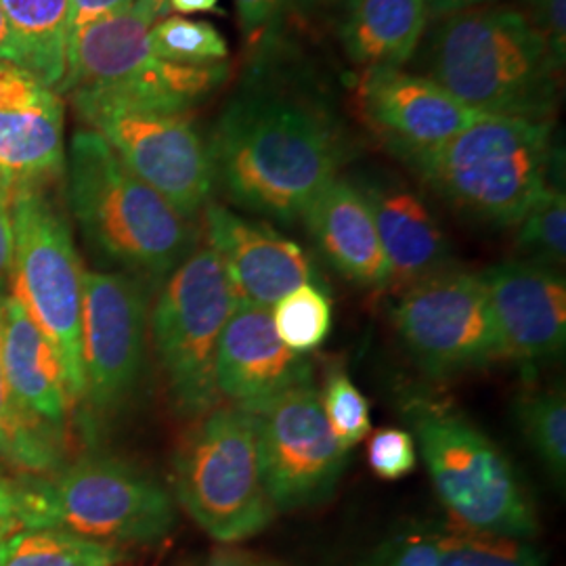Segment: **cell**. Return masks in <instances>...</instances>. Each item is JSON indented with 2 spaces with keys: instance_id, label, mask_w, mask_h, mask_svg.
Instances as JSON below:
<instances>
[{
  "instance_id": "obj_1",
  "label": "cell",
  "mask_w": 566,
  "mask_h": 566,
  "mask_svg": "<svg viewBox=\"0 0 566 566\" xmlns=\"http://www.w3.org/2000/svg\"><path fill=\"white\" fill-rule=\"evenodd\" d=\"M210 154L231 203L290 224L338 177L346 143L322 99L259 70L224 105Z\"/></svg>"
},
{
  "instance_id": "obj_2",
  "label": "cell",
  "mask_w": 566,
  "mask_h": 566,
  "mask_svg": "<svg viewBox=\"0 0 566 566\" xmlns=\"http://www.w3.org/2000/svg\"><path fill=\"white\" fill-rule=\"evenodd\" d=\"M424 76L481 116L552 120L563 67L521 9L491 4L434 21Z\"/></svg>"
},
{
  "instance_id": "obj_3",
  "label": "cell",
  "mask_w": 566,
  "mask_h": 566,
  "mask_svg": "<svg viewBox=\"0 0 566 566\" xmlns=\"http://www.w3.org/2000/svg\"><path fill=\"white\" fill-rule=\"evenodd\" d=\"M65 179L82 238L120 273L163 283L198 248L193 221L130 172L97 133L72 137Z\"/></svg>"
},
{
  "instance_id": "obj_4",
  "label": "cell",
  "mask_w": 566,
  "mask_h": 566,
  "mask_svg": "<svg viewBox=\"0 0 566 566\" xmlns=\"http://www.w3.org/2000/svg\"><path fill=\"white\" fill-rule=\"evenodd\" d=\"M554 122L481 116L409 166L455 212L489 227H516L549 185Z\"/></svg>"
},
{
  "instance_id": "obj_5",
  "label": "cell",
  "mask_w": 566,
  "mask_h": 566,
  "mask_svg": "<svg viewBox=\"0 0 566 566\" xmlns=\"http://www.w3.org/2000/svg\"><path fill=\"white\" fill-rule=\"evenodd\" d=\"M403 416L434 491L458 528L510 539H533L539 533L535 507L516 470L460 409L430 397H409Z\"/></svg>"
},
{
  "instance_id": "obj_6",
  "label": "cell",
  "mask_w": 566,
  "mask_h": 566,
  "mask_svg": "<svg viewBox=\"0 0 566 566\" xmlns=\"http://www.w3.org/2000/svg\"><path fill=\"white\" fill-rule=\"evenodd\" d=\"M20 528H60L107 544H154L177 525L172 495L120 458L91 453L18 481Z\"/></svg>"
},
{
  "instance_id": "obj_7",
  "label": "cell",
  "mask_w": 566,
  "mask_h": 566,
  "mask_svg": "<svg viewBox=\"0 0 566 566\" xmlns=\"http://www.w3.org/2000/svg\"><path fill=\"white\" fill-rule=\"evenodd\" d=\"M175 497L223 546L240 544L275 518L264 486L252 411L214 407L187 430L172 462Z\"/></svg>"
},
{
  "instance_id": "obj_8",
  "label": "cell",
  "mask_w": 566,
  "mask_h": 566,
  "mask_svg": "<svg viewBox=\"0 0 566 566\" xmlns=\"http://www.w3.org/2000/svg\"><path fill=\"white\" fill-rule=\"evenodd\" d=\"M13 263L9 287L60 355L70 403L84 397L81 256L65 212L49 187L11 196Z\"/></svg>"
},
{
  "instance_id": "obj_9",
  "label": "cell",
  "mask_w": 566,
  "mask_h": 566,
  "mask_svg": "<svg viewBox=\"0 0 566 566\" xmlns=\"http://www.w3.org/2000/svg\"><path fill=\"white\" fill-rule=\"evenodd\" d=\"M238 304L221 259L196 248L163 283L149 311V334L175 409L198 420L221 403L214 361Z\"/></svg>"
},
{
  "instance_id": "obj_10",
  "label": "cell",
  "mask_w": 566,
  "mask_h": 566,
  "mask_svg": "<svg viewBox=\"0 0 566 566\" xmlns=\"http://www.w3.org/2000/svg\"><path fill=\"white\" fill-rule=\"evenodd\" d=\"M82 120L124 166L196 221L217 187L210 142L187 109L137 102L105 91H74Z\"/></svg>"
},
{
  "instance_id": "obj_11",
  "label": "cell",
  "mask_w": 566,
  "mask_h": 566,
  "mask_svg": "<svg viewBox=\"0 0 566 566\" xmlns=\"http://www.w3.org/2000/svg\"><path fill=\"white\" fill-rule=\"evenodd\" d=\"M156 18L135 0L128 9L93 21L70 36L67 72L57 93L105 91L137 102L187 109L229 78L227 63L189 65L158 57L149 42Z\"/></svg>"
},
{
  "instance_id": "obj_12",
  "label": "cell",
  "mask_w": 566,
  "mask_h": 566,
  "mask_svg": "<svg viewBox=\"0 0 566 566\" xmlns=\"http://www.w3.org/2000/svg\"><path fill=\"white\" fill-rule=\"evenodd\" d=\"M395 329L428 376L447 378L506 359L481 273L447 269L399 294Z\"/></svg>"
},
{
  "instance_id": "obj_13",
  "label": "cell",
  "mask_w": 566,
  "mask_h": 566,
  "mask_svg": "<svg viewBox=\"0 0 566 566\" xmlns=\"http://www.w3.org/2000/svg\"><path fill=\"white\" fill-rule=\"evenodd\" d=\"M149 332L147 283L107 271L82 277V401L97 416H114L135 397Z\"/></svg>"
},
{
  "instance_id": "obj_14",
  "label": "cell",
  "mask_w": 566,
  "mask_h": 566,
  "mask_svg": "<svg viewBox=\"0 0 566 566\" xmlns=\"http://www.w3.org/2000/svg\"><path fill=\"white\" fill-rule=\"evenodd\" d=\"M264 486L275 512L315 506L343 479L348 449L327 424L322 395L306 385L252 411Z\"/></svg>"
},
{
  "instance_id": "obj_15",
  "label": "cell",
  "mask_w": 566,
  "mask_h": 566,
  "mask_svg": "<svg viewBox=\"0 0 566 566\" xmlns=\"http://www.w3.org/2000/svg\"><path fill=\"white\" fill-rule=\"evenodd\" d=\"M359 103L371 130L405 163L437 149L481 118L441 84L401 67L365 70Z\"/></svg>"
},
{
  "instance_id": "obj_16",
  "label": "cell",
  "mask_w": 566,
  "mask_h": 566,
  "mask_svg": "<svg viewBox=\"0 0 566 566\" xmlns=\"http://www.w3.org/2000/svg\"><path fill=\"white\" fill-rule=\"evenodd\" d=\"M214 385L221 401L254 411L313 385V364L280 340L271 308L238 303L219 340Z\"/></svg>"
},
{
  "instance_id": "obj_17",
  "label": "cell",
  "mask_w": 566,
  "mask_h": 566,
  "mask_svg": "<svg viewBox=\"0 0 566 566\" xmlns=\"http://www.w3.org/2000/svg\"><path fill=\"white\" fill-rule=\"evenodd\" d=\"M203 219L208 245L221 259L238 303L273 308L298 285L317 280L303 245L273 227L214 202L203 208Z\"/></svg>"
},
{
  "instance_id": "obj_18",
  "label": "cell",
  "mask_w": 566,
  "mask_h": 566,
  "mask_svg": "<svg viewBox=\"0 0 566 566\" xmlns=\"http://www.w3.org/2000/svg\"><path fill=\"white\" fill-rule=\"evenodd\" d=\"M506 359L539 365L563 355L566 344V282L558 269L506 261L481 273Z\"/></svg>"
},
{
  "instance_id": "obj_19",
  "label": "cell",
  "mask_w": 566,
  "mask_h": 566,
  "mask_svg": "<svg viewBox=\"0 0 566 566\" xmlns=\"http://www.w3.org/2000/svg\"><path fill=\"white\" fill-rule=\"evenodd\" d=\"M371 210L397 294L453 266L451 243L424 198L388 175L355 182Z\"/></svg>"
},
{
  "instance_id": "obj_20",
  "label": "cell",
  "mask_w": 566,
  "mask_h": 566,
  "mask_svg": "<svg viewBox=\"0 0 566 566\" xmlns=\"http://www.w3.org/2000/svg\"><path fill=\"white\" fill-rule=\"evenodd\" d=\"M311 240L348 282L367 290L388 287L390 273L371 210L355 182L336 177L303 214Z\"/></svg>"
},
{
  "instance_id": "obj_21",
  "label": "cell",
  "mask_w": 566,
  "mask_h": 566,
  "mask_svg": "<svg viewBox=\"0 0 566 566\" xmlns=\"http://www.w3.org/2000/svg\"><path fill=\"white\" fill-rule=\"evenodd\" d=\"M0 353L13 395L34 418L63 432L70 397L60 355L41 327L11 294L2 303Z\"/></svg>"
},
{
  "instance_id": "obj_22",
  "label": "cell",
  "mask_w": 566,
  "mask_h": 566,
  "mask_svg": "<svg viewBox=\"0 0 566 566\" xmlns=\"http://www.w3.org/2000/svg\"><path fill=\"white\" fill-rule=\"evenodd\" d=\"M65 175L63 103L49 99L15 109H0V189L18 193L51 187Z\"/></svg>"
},
{
  "instance_id": "obj_23",
  "label": "cell",
  "mask_w": 566,
  "mask_h": 566,
  "mask_svg": "<svg viewBox=\"0 0 566 566\" xmlns=\"http://www.w3.org/2000/svg\"><path fill=\"white\" fill-rule=\"evenodd\" d=\"M426 0H348L340 41L365 70L401 67L416 55L428 25Z\"/></svg>"
},
{
  "instance_id": "obj_24",
  "label": "cell",
  "mask_w": 566,
  "mask_h": 566,
  "mask_svg": "<svg viewBox=\"0 0 566 566\" xmlns=\"http://www.w3.org/2000/svg\"><path fill=\"white\" fill-rule=\"evenodd\" d=\"M0 4L18 44L15 67L57 91L67 72L70 0H0Z\"/></svg>"
},
{
  "instance_id": "obj_25",
  "label": "cell",
  "mask_w": 566,
  "mask_h": 566,
  "mask_svg": "<svg viewBox=\"0 0 566 566\" xmlns=\"http://www.w3.org/2000/svg\"><path fill=\"white\" fill-rule=\"evenodd\" d=\"M7 296V294H4ZM0 296V334L2 303ZM0 462L25 474H49L63 465L61 432L34 418L13 395L0 353Z\"/></svg>"
},
{
  "instance_id": "obj_26",
  "label": "cell",
  "mask_w": 566,
  "mask_h": 566,
  "mask_svg": "<svg viewBox=\"0 0 566 566\" xmlns=\"http://www.w3.org/2000/svg\"><path fill=\"white\" fill-rule=\"evenodd\" d=\"M118 547L60 528H18L0 547V566H114Z\"/></svg>"
},
{
  "instance_id": "obj_27",
  "label": "cell",
  "mask_w": 566,
  "mask_h": 566,
  "mask_svg": "<svg viewBox=\"0 0 566 566\" xmlns=\"http://www.w3.org/2000/svg\"><path fill=\"white\" fill-rule=\"evenodd\" d=\"M514 418L523 439L547 474L565 485L566 397L563 386L528 388L514 401Z\"/></svg>"
},
{
  "instance_id": "obj_28",
  "label": "cell",
  "mask_w": 566,
  "mask_h": 566,
  "mask_svg": "<svg viewBox=\"0 0 566 566\" xmlns=\"http://www.w3.org/2000/svg\"><path fill=\"white\" fill-rule=\"evenodd\" d=\"M516 250L523 261L544 266H565V187L549 182L516 224Z\"/></svg>"
},
{
  "instance_id": "obj_29",
  "label": "cell",
  "mask_w": 566,
  "mask_h": 566,
  "mask_svg": "<svg viewBox=\"0 0 566 566\" xmlns=\"http://www.w3.org/2000/svg\"><path fill=\"white\" fill-rule=\"evenodd\" d=\"M273 327L287 348L311 353L332 329V301L315 282L303 283L271 308Z\"/></svg>"
},
{
  "instance_id": "obj_30",
  "label": "cell",
  "mask_w": 566,
  "mask_h": 566,
  "mask_svg": "<svg viewBox=\"0 0 566 566\" xmlns=\"http://www.w3.org/2000/svg\"><path fill=\"white\" fill-rule=\"evenodd\" d=\"M149 42L158 57L175 63L206 65L223 63L229 57L227 41L212 23L181 15L154 21L149 30Z\"/></svg>"
},
{
  "instance_id": "obj_31",
  "label": "cell",
  "mask_w": 566,
  "mask_h": 566,
  "mask_svg": "<svg viewBox=\"0 0 566 566\" xmlns=\"http://www.w3.org/2000/svg\"><path fill=\"white\" fill-rule=\"evenodd\" d=\"M441 566H546V556L531 539L489 537L447 531Z\"/></svg>"
},
{
  "instance_id": "obj_32",
  "label": "cell",
  "mask_w": 566,
  "mask_h": 566,
  "mask_svg": "<svg viewBox=\"0 0 566 566\" xmlns=\"http://www.w3.org/2000/svg\"><path fill=\"white\" fill-rule=\"evenodd\" d=\"M325 418L344 449L359 446L371 432L369 401L357 385L340 371H332L322 395Z\"/></svg>"
},
{
  "instance_id": "obj_33",
  "label": "cell",
  "mask_w": 566,
  "mask_h": 566,
  "mask_svg": "<svg viewBox=\"0 0 566 566\" xmlns=\"http://www.w3.org/2000/svg\"><path fill=\"white\" fill-rule=\"evenodd\" d=\"M446 537V528L439 526H407L386 539L367 566H441Z\"/></svg>"
},
{
  "instance_id": "obj_34",
  "label": "cell",
  "mask_w": 566,
  "mask_h": 566,
  "mask_svg": "<svg viewBox=\"0 0 566 566\" xmlns=\"http://www.w3.org/2000/svg\"><path fill=\"white\" fill-rule=\"evenodd\" d=\"M367 464L385 481H399L413 472L418 464V449L409 430L382 428L367 441Z\"/></svg>"
},
{
  "instance_id": "obj_35",
  "label": "cell",
  "mask_w": 566,
  "mask_h": 566,
  "mask_svg": "<svg viewBox=\"0 0 566 566\" xmlns=\"http://www.w3.org/2000/svg\"><path fill=\"white\" fill-rule=\"evenodd\" d=\"M525 15L533 30L546 41L547 51L558 67L566 63V0H523Z\"/></svg>"
},
{
  "instance_id": "obj_36",
  "label": "cell",
  "mask_w": 566,
  "mask_h": 566,
  "mask_svg": "<svg viewBox=\"0 0 566 566\" xmlns=\"http://www.w3.org/2000/svg\"><path fill=\"white\" fill-rule=\"evenodd\" d=\"M290 0H233L243 41L250 51L261 49L282 21Z\"/></svg>"
},
{
  "instance_id": "obj_37",
  "label": "cell",
  "mask_w": 566,
  "mask_h": 566,
  "mask_svg": "<svg viewBox=\"0 0 566 566\" xmlns=\"http://www.w3.org/2000/svg\"><path fill=\"white\" fill-rule=\"evenodd\" d=\"M135 4V0H70V36L93 21L109 18Z\"/></svg>"
},
{
  "instance_id": "obj_38",
  "label": "cell",
  "mask_w": 566,
  "mask_h": 566,
  "mask_svg": "<svg viewBox=\"0 0 566 566\" xmlns=\"http://www.w3.org/2000/svg\"><path fill=\"white\" fill-rule=\"evenodd\" d=\"M13 263V221L11 198L0 189V296L7 294Z\"/></svg>"
},
{
  "instance_id": "obj_39",
  "label": "cell",
  "mask_w": 566,
  "mask_h": 566,
  "mask_svg": "<svg viewBox=\"0 0 566 566\" xmlns=\"http://www.w3.org/2000/svg\"><path fill=\"white\" fill-rule=\"evenodd\" d=\"M500 2L502 0H426V9H428V20L437 21L455 13H464L470 9H481V7H491Z\"/></svg>"
},
{
  "instance_id": "obj_40",
  "label": "cell",
  "mask_w": 566,
  "mask_h": 566,
  "mask_svg": "<svg viewBox=\"0 0 566 566\" xmlns=\"http://www.w3.org/2000/svg\"><path fill=\"white\" fill-rule=\"evenodd\" d=\"M18 506H20L18 481H9V479L0 476V523H4V521H13L15 523Z\"/></svg>"
},
{
  "instance_id": "obj_41",
  "label": "cell",
  "mask_w": 566,
  "mask_h": 566,
  "mask_svg": "<svg viewBox=\"0 0 566 566\" xmlns=\"http://www.w3.org/2000/svg\"><path fill=\"white\" fill-rule=\"evenodd\" d=\"M0 60L7 61L9 65H18V44L13 39V30L4 15L2 4H0Z\"/></svg>"
},
{
  "instance_id": "obj_42",
  "label": "cell",
  "mask_w": 566,
  "mask_h": 566,
  "mask_svg": "<svg viewBox=\"0 0 566 566\" xmlns=\"http://www.w3.org/2000/svg\"><path fill=\"white\" fill-rule=\"evenodd\" d=\"M219 0H168V11L193 15V13H210L217 11Z\"/></svg>"
},
{
  "instance_id": "obj_43",
  "label": "cell",
  "mask_w": 566,
  "mask_h": 566,
  "mask_svg": "<svg viewBox=\"0 0 566 566\" xmlns=\"http://www.w3.org/2000/svg\"><path fill=\"white\" fill-rule=\"evenodd\" d=\"M245 554H242L240 549L235 547L223 546L217 547L203 566H243L245 565Z\"/></svg>"
},
{
  "instance_id": "obj_44",
  "label": "cell",
  "mask_w": 566,
  "mask_h": 566,
  "mask_svg": "<svg viewBox=\"0 0 566 566\" xmlns=\"http://www.w3.org/2000/svg\"><path fill=\"white\" fill-rule=\"evenodd\" d=\"M303 11H325V9H344L348 0H294Z\"/></svg>"
},
{
  "instance_id": "obj_45",
  "label": "cell",
  "mask_w": 566,
  "mask_h": 566,
  "mask_svg": "<svg viewBox=\"0 0 566 566\" xmlns=\"http://www.w3.org/2000/svg\"><path fill=\"white\" fill-rule=\"evenodd\" d=\"M143 4L151 11V15L158 20L168 13V0H142Z\"/></svg>"
},
{
  "instance_id": "obj_46",
  "label": "cell",
  "mask_w": 566,
  "mask_h": 566,
  "mask_svg": "<svg viewBox=\"0 0 566 566\" xmlns=\"http://www.w3.org/2000/svg\"><path fill=\"white\" fill-rule=\"evenodd\" d=\"M243 566H280L275 565V563H269V560H250V558H245V565Z\"/></svg>"
},
{
  "instance_id": "obj_47",
  "label": "cell",
  "mask_w": 566,
  "mask_h": 566,
  "mask_svg": "<svg viewBox=\"0 0 566 566\" xmlns=\"http://www.w3.org/2000/svg\"><path fill=\"white\" fill-rule=\"evenodd\" d=\"M0 472H2V462H0Z\"/></svg>"
}]
</instances>
